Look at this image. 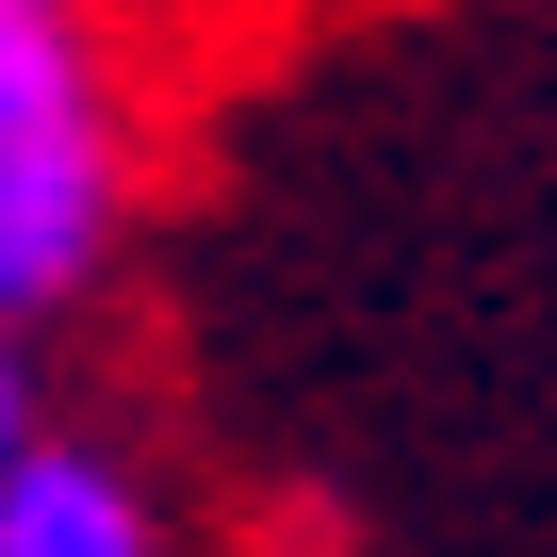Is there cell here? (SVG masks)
I'll return each mask as SVG.
<instances>
[{
	"label": "cell",
	"instance_id": "obj_1",
	"mask_svg": "<svg viewBox=\"0 0 557 557\" xmlns=\"http://www.w3.org/2000/svg\"><path fill=\"white\" fill-rule=\"evenodd\" d=\"M115 230V148L66 0H0V312H50Z\"/></svg>",
	"mask_w": 557,
	"mask_h": 557
},
{
	"label": "cell",
	"instance_id": "obj_3",
	"mask_svg": "<svg viewBox=\"0 0 557 557\" xmlns=\"http://www.w3.org/2000/svg\"><path fill=\"white\" fill-rule=\"evenodd\" d=\"M34 443V361H17V312H0V459Z\"/></svg>",
	"mask_w": 557,
	"mask_h": 557
},
{
	"label": "cell",
	"instance_id": "obj_2",
	"mask_svg": "<svg viewBox=\"0 0 557 557\" xmlns=\"http://www.w3.org/2000/svg\"><path fill=\"white\" fill-rule=\"evenodd\" d=\"M0 557H164L148 492L83 443H17L0 459Z\"/></svg>",
	"mask_w": 557,
	"mask_h": 557
}]
</instances>
